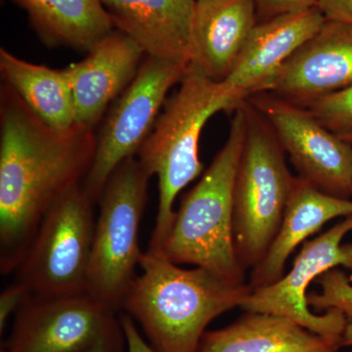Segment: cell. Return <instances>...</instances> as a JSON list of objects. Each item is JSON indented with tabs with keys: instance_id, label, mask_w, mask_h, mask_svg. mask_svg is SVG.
I'll use <instances>...</instances> for the list:
<instances>
[{
	"instance_id": "obj_28",
	"label": "cell",
	"mask_w": 352,
	"mask_h": 352,
	"mask_svg": "<svg viewBox=\"0 0 352 352\" xmlns=\"http://www.w3.org/2000/svg\"><path fill=\"white\" fill-rule=\"evenodd\" d=\"M342 346H352V325L347 324L346 332L342 337Z\"/></svg>"
},
{
	"instance_id": "obj_20",
	"label": "cell",
	"mask_w": 352,
	"mask_h": 352,
	"mask_svg": "<svg viewBox=\"0 0 352 352\" xmlns=\"http://www.w3.org/2000/svg\"><path fill=\"white\" fill-rule=\"evenodd\" d=\"M0 73L46 126L60 131L76 126L73 95L64 69L30 63L1 48Z\"/></svg>"
},
{
	"instance_id": "obj_23",
	"label": "cell",
	"mask_w": 352,
	"mask_h": 352,
	"mask_svg": "<svg viewBox=\"0 0 352 352\" xmlns=\"http://www.w3.org/2000/svg\"><path fill=\"white\" fill-rule=\"evenodd\" d=\"M258 22L317 6L318 0H254Z\"/></svg>"
},
{
	"instance_id": "obj_21",
	"label": "cell",
	"mask_w": 352,
	"mask_h": 352,
	"mask_svg": "<svg viewBox=\"0 0 352 352\" xmlns=\"http://www.w3.org/2000/svg\"><path fill=\"white\" fill-rule=\"evenodd\" d=\"M307 108L329 131L352 145V85L321 97Z\"/></svg>"
},
{
	"instance_id": "obj_22",
	"label": "cell",
	"mask_w": 352,
	"mask_h": 352,
	"mask_svg": "<svg viewBox=\"0 0 352 352\" xmlns=\"http://www.w3.org/2000/svg\"><path fill=\"white\" fill-rule=\"evenodd\" d=\"M322 294L318 296L320 307L325 310L338 309L352 325V283L340 270L329 272L321 281Z\"/></svg>"
},
{
	"instance_id": "obj_3",
	"label": "cell",
	"mask_w": 352,
	"mask_h": 352,
	"mask_svg": "<svg viewBox=\"0 0 352 352\" xmlns=\"http://www.w3.org/2000/svg\"><path fill=\"white\" fill-rule=\"evenodd\" d=\"M236 108L223 83L188 64L179 87L166 101L136 155L146 173L157 176L159 184L156 224L148 252L161 254L175 219L176 197L203 171L199 148L204 126L214 113L234 112Z\"/></svg>"
},
{
	"instance_id": "obj_1",
	"label": "cell",
	"mask_w": 352,
	"mask_h": 352,
	"mask_svg": "<svg viewBox=\"0 0 352 352\" xmlns=\"http://www.w3.org/2000/svg\"><path fill=\"white\" fill-rule=\"evenodd\" d=\"M0 268L19 267L58 199L82 184L94 161V129L46 126L6 85L0 102Z\"/></svg>"
},
{
	"instance_id": "obj_19",
	"label": "cell",
	"mask_w": 352,
	"mask_h": 352,
	"mask_svg": "<svg viewBox=\"0 0 352 352\" xmlns=\"http://www.w3.org/2000/svg\"><path fill=\"white\" fill-rule=\"evenodd\" d=\"M44 43L88 51L113 31L101 0H13Z\"/></svg>"
},
{
	"instance_id": "obj_12",
	"label": "cell",
	"mask_w": 352,
	"mask_h": 352,
	"mask_svg": "<svg viewBox=\"0 0 352 352\" xmlns=\"http://www.w3.org/2000/svg\"><path fill=\"white\" fill-rule=\"evenodd\" d=\"M326 20L315 6L258 22L233 71L222 82L237 108L254 95L267 92L285 63Z\"/></svg>"
},
{
	"instance_id": "obj_25",
	"label": "cell",
	"mask_w": 352,
	"mask_h": 352,
	"mask_svg": "<svg viewBox=\"0 0 352 352\" xmlns=\"http://www.w3.org/2000/svg\"><path fill=\"white\" fill-rule=\"evenodd\" d=\"M120 321L126 336V352H159L150 342H146L131 316L127 314H120Z\"/></svg>"
},
{
	"instance_id": "obj_31",
	"label": "cell",
	"mask_w": 352,
	"mask_h": 352,
	"mask_svg": "<svg viewBox=\"0 0 352 352\" xmlns=\"http://www.w3.org/2000/svg\"><path fill=\"white\" fill-rule=\"evenodd\" d=\"M351 352H352V351H351Z\"/></svg>"
},
{
	"instance_id": "obj_29",
	"label": "cell",
	"mask_w": 352,
	"mask_h": 352,
	"mask_svg": "<svg viewBox=\"0 0 352 352\" xmlns=\"http://www.w3.org/2000/svg\"><path fill=\"white\" fill-rule=\"evenodd\" d=\"M0 352H7V351H6V349H2V351H0Z\"/></svg>"
},
{
	"instance_id": "obj_27",
	"label": "cell",
	"mask_w": 352,
	"mask_h": 352,
	"mask_svg": "<svg viewBox=\"0 0 352 352\" xmlns=\"http://www.w3.org/2000/svg\"><path fill=\"white\" fill-rule=\"evenodd\" d=\"M85 352H126V340L122 325L118 326L107 337Z\"/></svg>"
},
{
	"instance_id": "obj_26",
	"label": "cell",
	"mask_w": 352,
	"mask_h": 352,
	"mask_svg": "<svg viewBox=\"0 0 352 352\" xmlns=\"http://www.w3.org/2000/svg\"><path fill=\"white\" fill-rule=\"evenodd\" d=\"M317 6L326 19L352 25V0H318Z\"/></svg>"
},
{
	"instance_id": "obj_5",
	"label": "cell",
	"mask_w": 352,
	"mask_h": 352,
	"mask_svg": "<svg viewBox=\"0 0 352 352\" xmlns=\"http://www.w3.org/2000/svg\"><path fill=\"white\" fill-rule=\"evenodd\" d=\"M245 138L233 191V237L243 270L261 263L276 237L296 177L263 116L244 102Z\"/></svg>"
},
{
	"instance_id": "obj_6",
	"label": "cell",
	"mask_w": 352,
	"mask_h": 352,
	"mask_svg": "<svg viewBox=\"0 0 352 352\" xmlns=\"http://www.w3.org/2000/svg\"><path fill=\"white\" fill-rule=\"evenodd\" d=\"M138 157L120 164L109 178L98 203L88 270V294L122 310L143 252L139 229L147 204L148 182Z\"/></svg>"
},
{
	"instance_id": "obj_10",
	"label": "cell",
	"mask_w": 352,
	"mask_h": 352,
	"mask_svg": "<svg viewBox=\"0 0 352 352\" xmlns=\"http://www.w3.org/2000/svg\"><path fill=\"white\" fill-rule=\"evenodd\" d=\"M248 101L270 124L300 178L330 195L351 199L352 145L329 131L307 107L270 92Z\"/></svg>"
},
{
	"instance_id": "obj_13",
	"label": "cell",
	"mask_w": 352,
	"mask_h": 352,
	"mask_svg": "<svg viewBox=\"0 0 352 352\" xmlns=\"http://www.w3.org/2000/svg\"><path fill=\"white\" fill-rule=\"evenodd\" d=\"M352 85V25L326 20L285 63L267 92L302 107Z\"/></svg>"
},
{
	"instance_id": "obj_17",
	"label": "cell",
	"mask_w": 352,
	"mask_h": 352,
	"mask_svg": "<svg viewBox=\"0 0 352 352\" xmlns=\"http://www.w3.org/2000/svg\"><path fill=\"white\" fill-rule=\"evenodd\" d=\"M349 215L352 199L330 195L300 176L296 177L276 237L261 263L252 270V288L275 283L283 276L287 261L298 245L330 220Z\"/></svg>"
},
{
	"instance_id": "obj_15",
	"label": "cell",
	"mask_w": 352,
	"mask_h": 352,
	"mask_svg": "<svg viewBox=\"0 0 352 352\" xmlns=\"http://www.w3.org/2000/svg\"><path fill=\"white\" fill-rule=\"evenodd\" d=\"M258 22L254 0H196L189 63L224 82Z\"/></svg>"
},
{
	"instance_id": "obj_4",
	"label": "cell",
	"mask_w": 352,
	"mask_h": 352,
	"mask_svg": "<svg viewBox=\"0 0 352 352\" xmlns=\"http://www.w3.org/2000/svg\"><path fill=\"white\" fill-rule=\"evenodd\" d=\"M244 102L233 112L228 138L200 182L183 197L161 256L231 282H245L233 237V191L245 138Z\"/></svg>"
},
{
	"instance_id": "obj_11",
	"label": "cell",
	"mask_w": 352,
	"mask_h": 352,
	"mask_svg": "<svg viewBox=\"0 0 352 352\" xmlns=\"http://www.w3.org/2000/svg\"><path fill=\"white\" fill-rule=\"evenodd\" d=\"M90 294L29 296L15 314L7 352H85L120 325V315Z\"/></svg>"
},
{
	"instance_id": "obj_24",
	"label": "cell",
	"mask_w": 352,
	"mask_h": 352,
	"mask_svg": "<svg viewBox=\"0 0 352 352\" xmlns=\"http://www.w3.org/2000/svg\"><path fill=\"white\" fill-rule=\"evenodd\" d=\"M29 296L27 288L18 282H15L2 292L0 296V333L1 335L6 330L9 317L11 314L17 312Z\"/></svg>"
},
{
	"instance_id": "obj_7",
	"label": "cell",
	"mask_w": 352,
	"mask_h": 352,
	"mask_svg": "<svg viewBox=\"0 0 352 352\" xmlns=\"http://www.w3.org/2000/svg\"><path fill=\"white\" fill-rule=\"evenodd\" d=\"M94 201L82 184L67 191L45 214L17 268L30 296L61 298L88 293Z\"/></svg>"
},
{
	"instance_id": "obj_2",
	"label": "cell",
	"mask_w": 352,
	"mask_h": 352,
	"mask_svg": "<svg viewBox=\"0 0 352 352\" xmlns=\"http://www.w3.org/2000/svg\"><path fill=\"white\" fill-rule=\"evenodd\" d=\"M139 270L122 309L159 352H197L208 324L242 307L252 291L249 283H231L201 267L185 270L148 252Z\"/></svg>"
},
{
	"instance_id": "obj_16",
	"label": "cell",
	"mask_w": 352,
	"mask_h": 352,
	"mask_svg": "<svg viewBox=\"0 0 352 352\" xmlns=\"http://www.w3.org/2000/svg\"><path fill=\"white\" fill-rule=\"evenodd\" d=\"M113 28L124 32L146 56L189 64L196 0H101Z\"/></svg>"
},
{
	"instance_id": "obj_8",
	"label": "cell",
	"mask_w": 352,
	"mask_h": 352,
	"mask_svg": "<svg viewBox=\"0 0 352 352\" xmlns=\"http://www.w3.org/2000/svg\"><path fill=\"white\" fill-rule=\"evenodd\" d=\"M188 64L146 56L135 78L120 94L96 136L91 166L83 189L95 204L113 171L132 157L151 132L166 95L182 82Z\"/></svg>"
},
{
	"instance_id": "obj_18",
	"label": "cell",
	"mask_w": 352,
	"mask_h": 352,
	"mask_svg": "<svg viewBox=\"0 0 352 352\" xmlns=\"http://www.w3.org/2000/svg\"><path fill=\"white\" fill-rule=\"evenodd\" d=\"M340 346L286 317L247 311L227 327L204 333L197 352H338Z\"/></svg>"
},
{
	"instance_id": "obj_30",
	"label": "cell",
	"mask_w": 352,
	"mask_h": 352,
	"mask_svg": "<svg viewBox=\"0 0 352 352\" xmlns=\"http://www.w3.org/2000/svg\"><path fill=\"white\" fill-rule=\"evenodd\" d=\"M351 199H352V190H351Z\"/></svg>"
},
{
	"instance_id": "obj_9",
	"label": "cell",
	"mask_w": 352,
	"mask_h": 352,
	"mask_svg": "<svg viewBox=\"0 0 352 352\" xmlns=\"http://www.w3.org/2000/svg\"><path fill=\"white\" fill-rule=\"evenodd\" d=\"M349 232H352V215L305 243L292 270L275 283L252 289L241 307L245 311L286 317L342 346L349 324L346 316L338 309L321 315L312 314L307 305V289L312 281L337 266L352 271V244H342Z\"/></svg>"
},
{
	"instance_id": "obj_14",
	"label": "cell",
	"mask_w": 352,
	"mask_h": 352,
	"mask_svg": "<svg viewBox=\"0 0 352 352\" xmlns=\"http://www.w3.org/2000/svg\"><path fill=\"white\" fill-rule=\"evenodd\" d=\"M64 69L75 106L76 126L94 129L106 109L135 78L145 52L124 32L113 29Z\"/></svg>"
}]
</instances>
